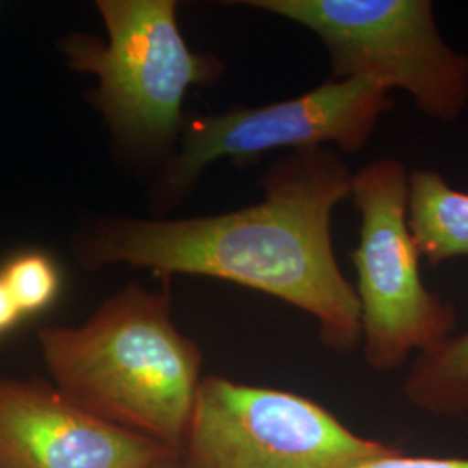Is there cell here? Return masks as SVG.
<instances>
[{
  "label": "cell",
  "instance_id": "cell-1",
  "mask_svg": "<svg viewBox=\"0 0 468 468\" xmlns=\"http://www.w3.org/2000/svg\"><path fill=\"white\" fill-rule=\"evenodd\" d=\"M352 176L338 151H292L264 172L253 205L198 218H101L77 257L87 269H148L164 283L189 274L257 290L313 316L321 344L351 354L361 347V311L335 255L332 220L351 200Z\"/></svg>",
  "mask_w": 468,
  "mask_h": 468
},
{
  "label": "cell",
  "instance_id": "cell-2",
  "mask_svg": "<svg viewBox=\"0 0 468 468\" xmlns=\"http://www.w3.org/2000/svg\"><path fill=\"white\" fill-rule=\"evenodd\" d=\"M168 284H129L82 324L42 328L38 346L52 384L71 401L181 454L203 354L177 330Z\"/></svg>",
  "mask_w": 468,
  "mask_h": 468
},
{
  "label": "cell",
  "instance_id": "cell-3",
  "mask_svg": "<svg viewBox=\"0 0 468 468\" xmlns=\"http://www.w3.org/2000/svg\"><path fill=\"white\" fill-rule=\"evenodd\" d=\"M108 42L85 34L59 42L68 65L100 79L94 106L118 146L137 158L164 160L185 131L186 94L224 75V61L189 48L176 0H100Z\"/></svg>",
  "mask_w": 468,
  "mask_h": 468
},
{
  "label": "cell",
  "instance_id": "cell-4",
  "mask_svg": "<svg viewBox=\"0 0 468 468\" xmlns=\"http://www.w3.org/2000/svg\"><path fill=\"white\" fill-rule=\"evenodd\" d=\"M316 35L330 79L404 90L425 117L454 122L468 106V56L442 38L431 0H245Z\"/></svg>",
  "mask_w": 468,
  "mask_h": 468
},
{
  "label": "cell",
  "instance_id": "cell-5",
  "mask_svg": "<svg viewBox=\"0 0 468 468\" xmlns=\"http://www.w3.org/2000/svg\"><path fill=\"white\" fill-rule=\"evenodd\" d=\"M410 172L398 158H375L352 176L359 214L352 251L361 311V347L375 371H396L411 357L458 332L454 305L421 278L419 247L410 229Z\"/></svg>",
  "mask_w": 468,
  "mask_h": 468
},
{
  "label": "cell",
  "instance_id": "cell-6",
  "mask_svg": "<svg viewBox=\"0 0 468 468\" xmlns=\"http://www.w3.org/2000/svg\"><path fill=\"white\" fill-rule=\"evenodd\" d=\"M392 89L371 79H326L290 100L234 104L224 113L187 120L177 151L153 189L158 210L177 207L218 160L247 164L271 151L330 148L357 153L392 108Z\"/></svg>",
  "mask_w": 468,
  "mask_h": 468
},
{
  "label": "cell",
  "instance_id": "cell-7",
  "mask_svg": "<svg viewBox=\"0 0 468 468\" xmlns=\"http://www.w3.org/2000/svg\"><path fill=\"white\" fill-rule=\"evenodd\" d=\"M390 450L311 398L208 375L181 458L187 468H354Z\"/></svg>",
  "mask_w": 468,
  "mask_h": 468
},
{
  "label": "cell",
  "instance_id": "cell-8",
  "mask_svg": "<svg viewBox=\"0 0 468 468\" xmlns=\"http://www.w3.org/2000/svg\"><path fill=\"white\" fill-rule=\"evenodd\" d=\"M174 454L54 384L0 377V468H148Z\"/></svg>",
  "mask_w": 468,
  "mask_h": 468
},
{
  "label": "cell",
  "instance_id": "cell-9",
  "mask_svg": "<svg viewBox=\"0 0 468 468\" xmlns=\"http://www.w3.org/2000/svg\"><path fill=\"white\" fill-rule=\"evenodd\" d=\"M408 220L420 255L431 266L468 259V193L434 168L410 172Z\"/></svg>",
  "mask_w": 468,
  "mask_h": 468
},
{
  "label": "cell",
  "instance_id": "cell-10",
  "mask_svg": "<svg viewBox=\"0 0 468 468\" xmlns=\"http://www.w3.org/2000/svg\"><path fill=\"white\" fill-rule=\"evenodd\" d=\"M406 401L439 419H468V326L419 354L404 378Z\"/></svg>",
  "mask_w": 468,
  "mask_h": 468
},
{
  "label": "cell",
  "instance_id": "cell-11",
  "mask_svg": "<svg viewBox=\"0 0 468 468\" xmlns=\"http://www.w3.org/2000/svg\"><path fill=\"white\" fill-rule=\"evenodd\" d=\"M0 278L25 318L46 313L61 292V272L46 251L15 253L2 264Z\"/></svg>",
  "mask_w": 468,
  "mask_h": 468
},
{
  "label": "cell",
  "instance_id": "cell-12",
  "mask_svg": "<svg viewBox=\"0 0 468 468\" xmlns=\"http://www.w3.org/2000/svg\"><path fill=\"white\" fill-rule=\"evenodd\" d=\"M354 468H468V458L408 454L394 448Z\"/></svg>",
  "mask_w": 468,
  "mask_h": 468
},
{
  "label": "cell",
  "instance_id": "cell-13",
  "mask_svg": "<svg viewBox=\"0 0 468 468\" xmlns=\"http://www.w3.org/2000/svg\"><path fill=\"white\" fill-rule=\"evenodd\" d=\"M23 319L25 316L21 314L13 295L0 278V338L15 332Z\"/></svg>",
  "mask_w": 468,
  "mask_h": 468
},
{
  "label": "cell",
  "instance_id": "cell-14",
  "mask_svg": "<svg viewBox=\"0 0 468 468\" xmlns=\"http://www.w3.org/2000/svg\"><path fill=\"white\" fill-rule=\"evenodd\" d=\"M148 468H187L185 465V462H183V458H181V454H174V456H170V458H165V460H162V462H158V463H154V465H151Z\"/></svg>",
  "mask_w": 468,
  "mask_h": 468
},
{
  "label": "cell",
  "instance_id": "cell-15",
  "mask_svg": "<svg viewBox=\"0 0 468 468\" xmlns=\"http://www.w3.org/2000/svg\"><path fill=\"white\" fill-rule=\"evenodd\" d=\"M468 420V419H467Z\"/></svg>",
  "mask_w": 468,
  "mask_h": 468
}]
</instances>
